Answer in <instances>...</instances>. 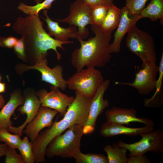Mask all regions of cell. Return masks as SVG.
I'll list each match as a JSON object with an SVG mask.
<instances>
[{
  "label": "cell",
  "instance_id": "obj_31",
  "mask_svg": "<svg viewBox=\"0 0 163 163\" xmlns=\"http://www.w3.org/2000/svg\"><path fill=\"white\" fill-rule=\"evenodd\" d=\"M162 91L153 94L150 98H146L144 101V106L147 107H158L163 104Z\"/></svg>",
  "mask_w": 163,
  "mask_h": 163
},
{
  "label": "cell",
  "instance_id": "obj_36",
  "mask_svg": "<svg viewBox=\"0 0 163 163\" xmlns=\"http://www.w3.org/2000/svg\"><path fill=\"white\" fill-rule=\"evenodd\" d=\"M84 1L91 7L101 4L109 6L113 3V0H84Z\"/></svg>",
  "mask_w": 163,
  "mask_h": 163
},
{
  "label": "cell",
  "instance_id": "obj_34",
  "mask_svg": "<svg viewBox=\"0 0 163 163\" xmlns=\"http://www.w3.org/2000/svg\"><path fill=\"white\" fill-rule=\"evenodd\" d=\"M159 76L156 80L155 92L154 94L162 91L161 86L163 77V53L161 57L159 66L158 67Z\"/></svg>",
  "mask_w": 163,
  "mask_h": 163
},
{
  "label": "cell",
  "instance_id": "obj_22",
  "mask_svg": "<svg viewBox=\"0 0 163 163\" xmlns=\"http://www.w3.org/2000/svg\"><path fill=\"white\" fill-rule=\"evenodd\" d=\"M140 15L142 18H148L153 21L163 19V0H150Z\"/></svg>",
  "mask_w": 163,
  "mask_h": 163
},
{
  "label": "cell",
  "instance_id": "obj_9",
  "mask_svg": "<svg viewBox=\"0 0 163 163\" xmlns=\"http://www.w3.org/2000/svg\"><path fill=\"white\" fill-rule=\"evenodd\" d=\"M158 67L156 62H152L145 65L136 74L132 82H115V85H128L136 88L139 93L142 95L149 94L155 90L156 76Z\"/></svg>",
  "mask_w": 163,
  "mask_h": 163
},
{
  "label": "cell",
  "instance_id": "obj_27",
  "mask_svg": "<svg viewBox=\"0 0 163 163\" xmlns=\"http://www.w3.org/2000/svg\"><path fill=\"white\" fill-rule=\"evenodd\" d=\"M109 6L101 4L91 7L92 25L100 27L107 14Z\"/></svg>",
  "mask_w": 163,
  "mask_h": 163
},
{
  "label": "cell",
  "instance_id": "obj_7",
  "mask_svg": "<svg viewBox=\"0 0 163 163\" xmlns=\"http://www.w3.org/2000/svg\"><path fill=\"white\" fill-rule=\"evenodd\" d=\"M69 11V14L67 17L56 20L78 27L81 39L86 38L89 34L86 26L92 24L91 7L86 4L84 0H75L70 5Z\"/></svg>",
  "mask_w": 163,
  "mask_h": 163
},
{
  "label": "cell",
  "instance_id": "obj_32",
  "mask_svg": "<svg viewBox=\"0 0 163 163\" xmlns=\"http://www.w3.org/2000/svg\"><path fill=\"white\" fill-rule=\"evenodd\" d=\"M14 53L18 57L24 61L26 59L25 45L24 40L22 37L18 39L16 44L14 47Z\"/></svg>",
  "mask_w": 163,
  "mask_h": 163
},
{
  "label": "cell",
  "instance_id": "obj_6",
  "mask_svg": "<svg viewBox=\"0 0 163 163\" xmlns=\"http://www.w3.org/2000/svg\"><path fill=\"white\" fill-rule=\"evenodd\" d=\"M141 139L139 141L128 144L120 141L116 145L123 147L129 152L128 155L135 156L145 154L149 152L161 153L163 152V132L160 129L142 133Z\"/></svg>",
  "mask_w": 163,
  "mask_h": 163
},
{
  "label": "cell",
  "instance_id": "obj_18",
  "mask_svg": "<svg viewBox=\"0 0 163 163\" xmlns=\"http://www.w3.org/2000/svg\"><path fill=\"white\" fill-rule=\"evenodd\" d=\"M154 129V127L152 126L145 125L141 127L130 128L107 121L102 125L99 133L104 137H111L120 134L133 136L151 132Z\"/></svg>",
  "mask_w": 163,
  "mask_h": 163
},
{
  "label": "cell",
  "instance_id": "obj_14",
  "mask_svg": "<svg viewBox=\"0 0 163 163\" xmlns=\"http://www.w3.org/2000/svg\"><path fill=\"white\" fill-rule=\"evenodd\" d=\"M58 113L56 110L41 106L35 117L25 127L23 133L33 142L42 130L51 126L54 117Z\"/></svg>",
  "mask_w": 163,
  "mask_h": 163
},
{
  "label": "cell",
  "instance_id": "obj_8",
  "mask_svg": "<svg viewBox=\"0 0 163 163\" xmlns=\"http://www.w3.org/2000/svg\"><path fill=\"white\" fill-rule=\"evenodd\" d=\"M71 126L68 121L63 118L59 121L53 122L51 127L40 133L36 140L32 142V151L35 163L45 161V151L48 144Z\"/></svg>",
  "mask_w": 163,
  "mask_h": 163
},
{
  "label": "cell",
  "instance_id": "obj_1",
  "mask_svg": "<svg viewBox=\"0 0 163 163\" xmlns=\"http://www.w3.org/2000/svg\"><path fill=\"white\" fill-rule=\"evenodd\" d=\"M43 25L38 14L29 15L18 18L12 28L24 40L27 58L29 56L36 62L46 59L47 51L53 50L59 60L61 55L58 51L57 48L64 50L63 45L74 42L61 41L53 38L44 29Z\"/></svg>",
  "mask_w": 163,
  "mask_h": 163
},
{
  "label": "cell",
  "instance_id": "obj_25",
  "mask_svg": "<svg viewBox=\"0 0 163 163\" xmlns=\"http://www.w3.org/2000/svg\"><path fill=\"white\" fill-rule=\"evenodd\" d=\"M74 158L77 163H108L107 157L102 154H83L81 151Z\"/></svg>",
  "mask_w": 163,
  "mask_h": 163
},
{
  "label": "cell",
  "instance_id": "obj_33",
  "mask_svg": "<svg viewBox=\"0 0 163 163\" xmlns=\"http://www.w3.org/2000/svg\"><path fill=\"white\" fill-rule=\"evenodd\" d=\"M18 40L17 38L11 36L8 37H0V46L4 48H13Z\"/></svg>",
  "mask_w": 163,
  "mask_h": 163
},
{
  "label": "cell",
  "instance_id": "obj_21",
  "mask_svg": "<svg viewBox=\"0 0 163 163\" xmlns=\"http://www.w3.org/2000/svg\"><path fill=\"white\" fill-rule=\"evenodd\" d=\"M120 15V9L114 5L113 3L109 6L106 16L100 27L103 32L112 33L117 28L119 23Z\"/></svg>",
  "mask_w": 163,
  "mask_h": 163
},
{
  "label": "cell",
  "instance_id": "obj_20",
  "mask_svg": "<svg viewBox=\"0 0 163 163\" xmlns=\"http://www.w3.org/2000/svg\"><path fill=\"white\" fill-rule=\"evenodd\" d=\"M24 101V97L20 91H16L10 94L9 100L0 111V128L8 130L9 126H13L11 117L16 109L22 105Z\"/></svg>",
  "mask_w": 163,
  "mask_h": 163
},
{
  "label": "cell",
  "instance_id": "obj_28",
  "mask_svg": "<svg viewBox=\"0 0 163 163\" xmlns=\"http://www.w3.org/2000/svg\"><path fill=\"white\" fill-rule=\"evenodd\" d=\"M18 134H13L7 129L0 128V142H3L8 146L18 148L21 140Z\"/></svg>",
  "mask_w": 163,
  "mask_h": 163
},
{
  "label": "cell",
  "instance_id": "obj_4",
  "mask_svg": "<svg viewBox=\"0 0 163 163\" xmlns=\"http://www.w3.org/2000/svg\"><path fill=\"white\" fill-rule=\"evenodd\" d=\"M126 46L130 51L137 55L142 62V67L156 62L157 58L154 40L148 33L134 25L128 32Z\"/></svg>",
  "mask_w": 163,
  "mask_h": 163
},
{
  "label": "cell",
  "instance_id": "obj_30",
  "mask_svg": "<svg viewBox=\"0 0 163 163\" xmlns=\"http://www.w3.org/2000/svg\"><path fill=\"white\" fill-rule=\"evenodd\" d=\"M15 149L8 146L5 155V163H24L21 155L18 154Z\"/></svg>",
  "mask_w": 163,
  "mask_h": 163
},
{
  "label": "cell",
  "instance_id": "obj_41",
  "mask_svg": "<svg viewBox=\"0 0 163 163\" xmlns=\"http://www.w3.org/2000/svg\"><path fill=\"white\" fill-rule=\"evenodd\" d=\"M2 77L1 76V75H0V82H1V80H2Z\"/></svg>",
  "mask_w": 163,
  "mask_h": 163
},
{
  "label": "cell",
  "instance_id": "obj_3",
  "mask_svg": "<svg viewBox=\"0 0 163 163\" xmlns=\"http://www.w3.org/2000/svg\"><path fill=\"white\" fill-rule=\"evenodd\" d=\"M67 129L64 133L55 138L48 144L45 151V155L47 157L74 158L80 151L81 141L83 134V127L75 125Z\"/></svg>",
  "mask_w": 163,
  "mask_h": 163
},
{
  "label": "cell",
  "instance_id": "obj_35",
  "mask_svg": "<svg viewBox=\"0 0 163 163\" xmlns=\"http://www.w3.org/2000/svg\"><path fill=\"white\" fill-rule=\"evenodd\" d=\"M150 160L144 154L130 156L127 163H150Z\"/></svg>",
  "mask_w": 163,
  "mask_h": 163
},
{
  "label": "cell",
  "instance_id": "obj_12",
  "mask_svg": "<svg viewBox=\"0 0 163 163\" xmlns=\"http://www.w3.org/2000/svg\"><path fill=\"white\" fill-rule=\"evenodd\" d=\"M48 92L43 89L36 94L41 103V106L56 110L63 117L67 109L73 101L74 97L62 93L57 87L52 86Z\"/></svg>",
  "mask_w": 163,
  "mask_h": 163
},
{
  "label": "cell",
  "instance_id": "obj_29",
  "mask_svg": "<svg viewBox=\"0 0 163 163\" xmlns=\"http://www.w3.org/2000/svg\"><path fill=\"white\" fill-rule=\"evenodd\" d=\"M149 0H126V6L131 13L140 14Z\"/></svg>",
  "mask_w": 163,
  "mask_h": 163
},
{
  "label": "cell",
  "instance_id": "obj_26",
  "mask_svg": "<svg viewBox=\"0 0 163 163\" xmlns=\"http://www.w3.org/2000/svg\"><path fill=\"white\" fill-rule=\"evenodd\" d=\"M32 142H30L27 136L24 137L17 148L24 163H34L35 159L32 151Z\"/></svg>",
  "mask_w": 163,
  "mask_h": 163
},
{
  "label": "cell",
  "instance_id": "obj_2",
  "mask_svg": "<svg viewBox=\"0 0 163 163\" xmlns=\"http://www.w3.org/2000/svg\"><path fill=\"white\" fill-rule=\"evenodd\" d=\"M95 36L86 41L78 40L80 47L74 50L71 55L72 66L79 72L85 66L102 67L108 63L112 57L110 51L112 33L103 32L99 27L91 25Z\"/></svg>",
  "mask_w": 163,
  "mask_h": 163
},
{
  "label": "cell",
  "instance_id": "obj_39",
  "mask_svg": "<svg viewBox=\"0 0 163 163\" xmlns=\"http://www.w3.org/2000/svg\"><path fill=\"white\" fill-rule=\"evenodd\" d=\"M5 84L0 82V94L5 92Z\"/></svg>",
  "mask_w": 163,
  "mask_h": 163
},
{
  "label": "cell",
  "instance_id": "obj_15",
  "mask_svg": "<svg viewBox=\"0 0 163 163\" xmlns=\"http://www.w3.org/2000/svg\"><path fill=\"white\" fill-rule=\"evenodd\" d=\"M142 18L140 14L131 13L125 6L120 9V21L114 33L113 41L110 46L111 53L120 52L121 42L125 35L138 20Z\"/></svg>",
  "mask_w": 163,
  "mask_h": 163
},
{
  "label": "cell",
  "instance_id": "obj_38",
  "mask_svg": "<svg viewBox=\"0 0 163 163\" xmlns=\"http://www.w3.org/2000/svg\"><path fill=\"white\" fill-rule=\"evenodd\" d=\"M5 101L3 96L0 94V109L4 105Z\"/></svg>",
  "mask_w": 163,
  "mask_h": 163
},
{
  "label": "cell",
  "instance_id": "obj_10",
  "mask_svg": "<svg viewBox=\"0 0 163 163\" xmlns=\"http://www.w3.org/2000/svg\"><path fill=\"white\" fill-rule=\"evenodd\" d=\"M18 68L21 72L30 69L37 70L41 74L42 81L63 91L67 87L66 80L63 78V69L62 66L57 65L53 68H50L47 66L46 59L37 62L35 65L32 66L21 64L19 66Z\"/></svg>",
  "mask_w": 163,
  "mask_h": 163
},
{
  "label": "cell",
  "instance_id": "obj_17",
  "mask_svg": "<svg viewBox=\"0 0 163 163\" xmlns=\"http://www.w3.org/2000/svg\"><path fill=\"white\" fill-rule=\"evenodd\" d=\"M24 97V102L19 106L17 110L22 115H26L25 121L18 127L10 126L8 129L10 132L18 134L21 137L25 126L35 117L41 106V102L36 94L29 93Z\"/></svg>",
  "mask_w": 163,
  "mask_h": 163
},
{
  "label": "cell",
  "instance_id": "obj_24",
  "mask_svg": "<svg viewBox=\"0 0 163 163\" xmlns=\"http://www.w3.org/2000/svg\"><path fill=\"white\" fill-rule=\"evenodd\" d=\"M56 0H44L41 3L34 6L27 5L21 2L17 8L28 15H38L42 10H48L51 7L52 3Z\"/></svg>",
  "mask_w": 163,
  "mask_h": 163
},
{
  "label": "cell",
  "instance_id": "obj_5",
  "mask_svg": "<svg viewBox=\"0 0 163 163\" xmlns=\"http://www.w3.org/2000/svg\"><path fill=\"white\" fill-rule=\"evenodd\" d=\"M104 80L101 71L90 67L76 72L66 83L69 89L92 97Z\"/></svg>",
  "mask_w": 163,
  "mask_h": 163
},
{
  "label": "cell",
  "instance_id": "obj_40",
  "mask_svg": "<svg viewBox=\"0 0 163 163\" xmlns=\"http://www.w3.org/2000/svg\"><path fill=\"white\" fill-rule=\"evenodd\" d=\"M42 0H34L35 2L37 4L39 3L42 2Z\"/></svg>",
  "mask_w": 163,
  "mask_h": 163
},
{
  "label": "cell",
  "instance_id": "obj_19",
  "mask_svg": "<svg viewBox=\"0 0 163 163\" xmlns=\"http://www.w3.org/2000/svg\"><path fill=\"white\" fill-rule=\"evenodd\" d=\"M43 15L45 18H43L46 21L48 31V34L51 36H53L58 41L66 42L69 38L81 39L76 27L70 26L67 28L60 27L58 22L52 20L49 17L46 10H44Z\"/></svg>",
  "mask_w": 163,
  "mask_h": 163
},
{
  "label": "cell",
  "instance_id": "obj_16",
  "mask_svg": "<svg viewBox=\"0 0 163 163\" xmlns=\"http://www.w3.org/2000/svg\"><path fill=\"white\" fill-rule=\"evenodd\" d=\"M136 114V111L134 108L115 107L105 113L107 122L110 123L128 125L130 123L135 122L143 123L145 125L154 126V123L152 120L147 118L137 117Z\"/></svg>",
  "mask_w": 163,
  "mask_h": 163
},
{
  "label": "cell",
  "instance_id": "obj_13",
  "mask_svg": "<svg viewBox=\"0 0 163 163\" xmlns=\"http://www.w3.org/2000/svg\"><path fill=\"white\" fill-rule=\"evenodd\" d=\"M74 99L67 109L63 118L68 121L71 126L85 124L89 114L92 97L75 91Z\"/></svg>",
  "mask_w": 163,
  "mask_h": 163
},
{
  "label": "cell",
  "instance_id": "obj_11",
  "mask_svg": "<svg viewBox=\"0 0 163 163\" xmlns=\"http://www.w3.org/2000/svg\"><path fill=\"white\" fill-rule=\"evenodd\" d=\"M110 83L109 79L104 80L92 97L88 116L83 127V134H89L94 130L97 117L109 106L108 101L104 96Z\"/></svg>",
  "mask_w": 163,
  "mask_h": 163
},
{
  "label": "cell",
  "instance_id": "obj_37",
  "mask_svg": "<svg viewBox=\"0 0 163 163\" xmlns=\"http://www.w3.org/2000/svg\"><path fill=\"white\" fill-rule=\"evenodd\" d=\"M7 145L5 143L0 144V158L5 155Z\"/></svg>",
  "mask_w": 163,
  "mask_h": 163
},
{
  "label": "cell",
  "instance_id": "obj_23",
  "mask_svg": "<svg viewBox=\"0 0 163 163\" xmlns=\"http://www.w3.org/2000/svg\"><path fill=\"white\" fill-rule=\"evenodd\" d=\"M107 154L108 163H127V150L123 147H120L116 144L112 146L108 145L103 148Z\"/></svg>",
  "mask_w": 163,
  "mask_h": 163
}]
</instances>
